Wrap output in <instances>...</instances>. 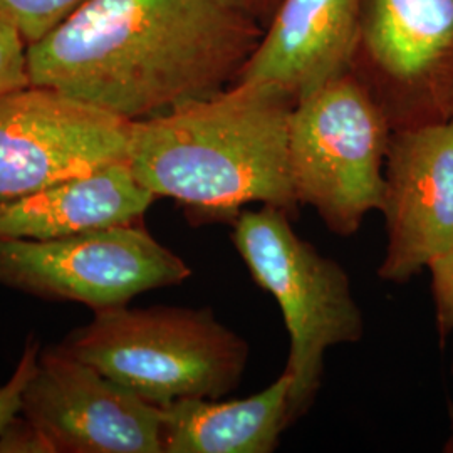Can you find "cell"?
<instances>
[{
	"label": "cell",
	"instance_id": "cell-1",
	"mask_svg": "<svg viewBox=\"0 0 453 453\" xmlns=\"http://www.w3.org/2000/svg\"><path fill=\"white\" fill-rule=\"evenodd\" d=\"M260 35L222 0H89L27 46L29 80L142 121L232 86Z\"/></svg>",
	"mask_w": 453,
	"mask_h": 453
},
{
	"label": "cell",
	"instance_id": "cell-2",
	"mask_svg": "<svg viewBox=\"0 0 453 453\" xmlns=\"http://www.w3.org/2000/svg\"><path fill=\"white\" fill-rule=\"evenodd\" d=\"M296 97L274 84L234 82L224 91L131 127L134 177L173 198L195 224L234 222L262 203L299 217L289 168Z\"/></svg>",
	"mask_w": 453,
	"mask_h": 453
},
{
	"label": "cell",
	"instance_id": "cell-3",
	"mask_svg": "<svg viewBox=\"0 0 453 453\" xmlns=\"http://www.w3.org/2000/svg\"><path fill=\"white\" fill-rule=\"evenodd\" d=\"M56 348L160 408L224 398L249 361L247 341L209 308L103 309Z\"/></svg>",
	"mask_w": 453,
	"mask_h": 453
},
{
	"label": "cell",
	"instance_id": "cell-4",
	"mask_svg": "<svg viewBox=\"0 0 453 453\" xmlns=\"http://www.w3.org/2000/svg\"><path fill=\"white\" fill-rule=\"evenodd\" d=\"M291 222L286 211L269 205L243 209L232 222V242L284 318L291 342L284 372L292 378V425L314 405L327 351L363 340L365 316L344 267L303 241Z\"/></svg>",
	"mask_w": 453,
	"mask_h": 453
},
{
	"label": "cell",
	"instance_id": "cell-5",
	"mask_svg": "<svg viewBox=\"0 0 453 453\" xmlns=\"http://www.w3.org/2000/svg\"><path fill=\"white\" fill-rule=\"evenodd\" d=\"M389 119L349 73L299 99L289 121V168L299 205L340 237L381 211Z\"/></svg>",
	"mask_w": 453,
	"mask_h": 453
},
{
	"label": "cell",
	"instance_id": "cell-6",
	"mask_svg": "<svg viewBox=\"0 0 453 453\" xmlns=\"http://www.w3.org/2000/svg\"><path fill=\"white\" fill-rule=\"evenodd\" d=\"M190 275L185 260L138 222L48 241L0 239V286L95 312Z\"/></svg>",
	"mask_w": 453,
	"mask_h": 453
},
{
	"label": "cell",
	"instance_id": "cell-7",
	"mask_svg": "<svg viewBox=\"0 0 453 453\" xmlns=\"http://www.w3.org/2000/svg\"><path fill=\"white\" fill-rule=\"evenodd\" d=\"M131 127L48 86L0 96V202L128 162Z\"/></svg>",
	"mask_w": 453,
	"mask_h": 453
},
{
	"label": "cell",
	"instance_id": "cell-8",
	"mask_svg": "<svg viewBox=\"0 0 453 453\" xmlns=\"http://www.w3.org/2000/svg\"><path fill=\"white\" fill-rule=\"evenodd\" d=\"M20 413L58 453H165L163 408L58 348L41 353Z\"/></svg>",
	"mask_w": 453,
	"mask_h": 453
},
{
	"label": "cell",
	"instance_id": "cell-9",
	"mask_svg": "<svg viewBox=\"0 0 453 453\" xmlns=\"http://www.w3.org/2000/svg\"><path fill=\"white\" fill-rule=\"evenodd\" d=\"M381 211L387 254L378 277L405 284L453 245V118L389 136Z\"/></svg>",
	"mask_w": 453,
	"mask_h": 453
},
{
	"label": "cell",
	"instance_id": "cell-10",
	"mask_svg": "<svg viewBox=\"0 0 453 453\" xmlns=\"http://www.w3.org/2000/svg\"><path fill=\"white\" fill-rule=\"evenodd\" d=\"M361 39L400 93V127L453 118V0H365Z\"/></svg>",
	"mask_w": 453,
	"mask_h": 453
},
{
	"label": "cell",
	"instance_id": "cell-11",
	"mask_svg": "<svg viewBox=\"0 0 453 453\" xmlns=\"http://www.w3.org/2000/svg\"><path fill=\"white\" fill-rule=\"evenodd\" d=\"M365 0H280L235 82H265L296 101L348 73Z\"/></svg>",
	"mask_w": 453,
	"mask_h": 453
},
{
	"label": "cell",
	"instance_id": "cell-12",
	"mask_svg": "<svg viewBox=\"0 0 453 453\" xmlns=\"http://www.w3.org/2000/svg\"><path fill=\"white\" fill-rule=\"evenodd\" d=\"M158 196L114 163L84 177L0 202V239L48 241L142 220Z\"/></svg>",
	"mask_w": 453,
	"mask_h": 453
},
{
	"label": "cell",
	"instance_id": "cell-13",
	"mask_svg": "<svg viewBox=\"0 0 453 453\" xmlns=\"http://www.w3.org/2000/svg\"><path fill=\"white\" fill-rule=\"evenodd\" d=\"M289 372L241 400H180L163 408L165 453H273L289 421Z\"/></svg>",
	"mask_w": 453,
	"mask_h": 453
},
{
	"label": "cell",
	"instance_id": "cell-14",
	"mask_svg": "<svg viewBox=\"0 0 453 453\" xmlns=\"http://www.w3.org/2000/svg\"><path fill=\"white\" fill-rule=\"evenodd\" d=\"M89 0H0V17L12 24L27 46L41 41Z\"/></svg>",
	"mask_w": 453,
	"mask_h": 453
},
{
	"label": "cell",
	"instance_id": "cell-15",
	"mask_svg": "<svg viewBox=\"0 0 453 453\" xmlns=\"http://www.w3.org/2000/svg\"><path fill=\"white\" fill-rule=\"evenodd\" d=\"M29 84L27 44L16 27L0 17V96Z\"/></svg>",
	"mask_w": 453,
	"mask_h": 453
},
{
	"label": "cell",
	"instance_id": "cell-16",
	"mask_svg": "<svg viewBox=\"0 0 453 453\" xmlns=\"http://www.w3.org/2000/svg\"><path fill=\"white\" fill-rule=\"evenodd\" d=\"M39 357H41V344L31 336L26 342L22 357L17 363L16 372L5 385L0 387V435L5 430V426L14 420L17 415H20L22 395L37 370Z\"/></svg>",
	"mask_w": 453,
	"mask_h": 453
},
{
	"label": "cell",
	"instance_id": "cell-17",
	"mask_svg": "<svg viewBox=\"0 0 453 453\" xmlns=\"http://www.w3.org/2000/svg\"><path fill=\"white\" fill-rule=\"evenodd\" d=\"M432 274V294L441 341L453 334V245L428 264ZM453 372V361H452Z\"/></svg>",
	"mask_w": 453,
	"mask_h": 453
},
{
	"label": "cell",
	"instance_id": "cell-18",
	"mask_svg": "<svg viewBox=\"0 0 453 453\" xmlns=\"http://www.w3.org/2000/svg\"><path fill=\"white\" fill-rule=\"evenodd\" d=\"M0 453H58L48 435L22 413L0 435Z\"/></svg>",
	"mask_w": 453,
	"mask_h": 453
},
{
	"label": "cell",
	"instance_id": "cell-19",
	"mask_svg": "<svg viewBox=\"0 0 453 453\" xmlns=\"http://www.w3.org/2000/svg\"><path fill=\"white\" fill-rule=\"evenodd\" d=\"M232 9L242 12L243 16L250 17L257 22V19L265 16L271 9L277 7L280 0H222Z\"/></svg>",
	"mask_w": 453,
	"mask_h": 453
},
{
	"label": "cell",
	"instance_id": "cell-20",
	"mask_svg": "<svg viewBox=\"0 0 453 453\" xmlns=\"http://www.w3.org/2000/svg\"><path fill=\"white\" fill-rule=\"evenodd\" d=\"M449 415H450V437L445 441L443 452L453 453V402L450 403V408H449Z\"/></svg>",
	"mask_w": 453,
	"mask_h": 453
}]
</instances>
